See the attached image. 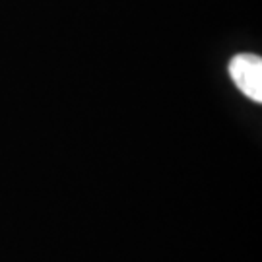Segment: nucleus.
I'll return each instance as SVG.
<instances>
[{"mask_svg":"<svg viewBox=\"0 0 262 262\" xmlns=\"http://www.w3.org/2000/svg\"><path fill=\"white\" fill-rule=\"evenodd\" d=\"M229 76L235 85L254 103H262V58L243 53L235 55L229 62Z\"/></svg>","mask_w":262,"mask_h":262,"instance_id":"1","label":"nucleus"}]
</instances>
